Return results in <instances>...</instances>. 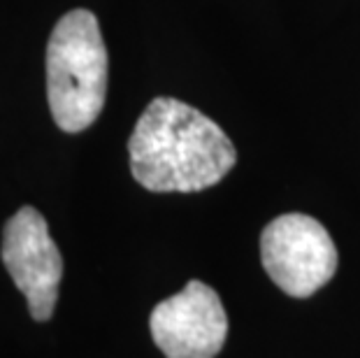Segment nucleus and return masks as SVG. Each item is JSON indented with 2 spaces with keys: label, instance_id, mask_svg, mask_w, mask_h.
Segmentation results:
<instances>
[{
  "label": "nucleus",
  "instance_id": "obj_4",
  "mask_svg": "<svg viewBox=\"0 0 360 358\" xmlns=\"http://www.w3.org/2000/svg\"><path fill=\"white\" fill-rule=\"evenodd\" d=\"M0 256L12 281L24 293L30 317L40 324L49 321L63 279V256L51 240L47 219L24 205L7 219Z\"/></svg>",
  "mask_w": 360,
  "mask_h": 358
},
{
  "label": "nucleus",
  "instance_id": "obj_1",
  "mask_svg": "<svg viewBox=\"0 0 360 358\" xmlns=\"http://www.w3.org/2000/svg\"><path fill=\"white\" fill-rule=\"evenodd\" d=\"M130 172L154 193H198L219 184L237 161L231 138L217 121L177 101L156 98L128 140Z\"/></svg>",
  "mask_w": 360,
  "mask_h": 358
},
{
  "label": "nucleus",
  "instance_id": "obj_5",
  "mask_svg": "<svg viewBox=\"0 0 360 358\" xmlns=\"http://www.w3.org/2000/svg\"><path fill=\"white\" fill-rule=\"evenodd\" d=\"M149 331L165 358H217L228 338V314L212 286L191 279L156 305Z\"/></svg>",
  "mask_w": 360,
  "mask_h": 358
},
{
  "label": "nucleus",
  "instance_id": "obj_2",
  "mask_svg": "<svg viewBox=\"0 0 360 358\" xmlns=\"http://www.w3.org/2000/svg\"><path fill=\"white\" fill-rule=\"evenodd\" d=\"M107 96V49L98 19L72 10L53 26L47 42V101L56 126L82 133L101 117Z\"/></svg>",
  "mask_w": 360,
  "mask_h": 358
},
{
  "label": "nucleus",
  "instance_id": "obj_3",
  "mask_svg": "<svg viewBox=\"0 0 360 358\" xmlns=\"http://www.w3.org/2000/svg\"><path fill=\"white\" fill-rule=\"evenodd\" d=\"M260 261L267 277L283 293L290 298H309L335 277L340 256L321 221L290 212L263 228Z\"/></svg>",
  "mask_w": 360,
  "mask_h": 358
}]
</instances>
